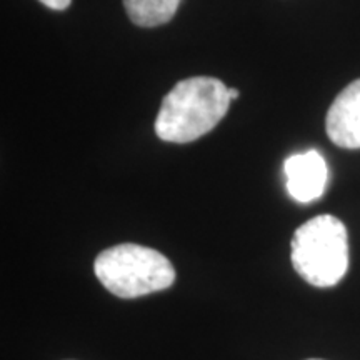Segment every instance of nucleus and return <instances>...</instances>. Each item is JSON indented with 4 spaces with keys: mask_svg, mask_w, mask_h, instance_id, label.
I'll use <instances>...</instances> for the list:
<instances>
[{
    "mask_svg": "<svg viewBox=\"0 0 360 360\" xmlns=\"http://www.w3.org/2000/svg\"><path fill=\"white\" fill-rule=\"evenodd\" d=\"M231 102L229 89L219 79L182 80L162 101L155 132L165 142L197 141L224 119Z\"/></svg>",
    "mask_w": 360,
    "mask_h": 360,
    "instance_id": "nucleus-1",
    "label": "nucleus"
},
{
    "mask_svg": "<svg viewBox=\"0 0 360 360\" xmlns=\"http://www.w3.org/2000/svg\"><path fill=\"white\" fill-rule=\"evenodd\" d=\"M290 250L295 272L314 287L337 285L349 269L347 229L334 215H317L300 225Z\"/></svg>",
    "mask_w": 360,
    "mask_h": 360,
    "instance_id": "nucleus-2",
    "label": "nucleus"
},
{
    "mask_svg": "<svg viewBox=\"0 0 360 360\" xmlns=\"http://www.w3.org/2000/svg\"><path fill=\"white\" fill-rule=\"evenodd\" d=\"M103 287L120 299H135L169 289L175 269L164 254L137 244H120L101 252L94 264Z\"/></svg>",
    "mask_w": 360,
    "mask_h": 360,
    "instance_id": "nucleus-3",
    "label": "nucleus"
},
{
    "mask_svg": "<svg viewBox=\"0 0 360 360\" xmlns=\"http://www.w3.org/2000/svg\"><path fill=\"white\" fill-rule=\"evenodd\" d=\"M287 180V192L297 202L321 199L328 182V167L326 159L317 150L290 155L283 165Z\"/></svg>",
    "mask_w": 360,
    "mask_h": 360,
    "instance_id": "nucleus-4",
    "label": "nucleus"
},
{
    "mask_svg": "<svg viewBox=\"0 0 360 360\" xmlns=\"http://www.w3.org/2000/svg\"><path fill=\"white\" fill-rule=\"evenodd\" d=\"M326 130L335 146L360 148V79L337 96L327 112Z\"/></svg>",
    "mask_w": 360,
    "mask_h": 360,
    "instance_id": "nucleus-5",
    "label": "nucleus"
},
{
    "mask_svg": "<svg viewBox=\"0 0 360 360\" xmlns=\"http://www.w3.org/2000/svg\"><path fill=\"white\" fill-rule=\"evenodd\" d=\"M182 0H124L127 15L135 25L157 27L167 24Z\"/></svg>",
    "mask_w": 360,
    "mask_h": 360,
    "instance_id": "nucleus-6",
    "label": "nucleus"
},
{
    "mask_svg": "<svg viewBox=\"0 0 360 360\" xmlns=\"http://www.w3.org/2000/svg\"><path fill=\"white\" fill-rule=\"evenodd\" d=\"M40 2L49 8H53V11H64V8L70 6L72 0H40Z\"/></svg>",
    "mask_w": 360,
    "mask_h": 360,
    "instance_id": "nucleus-7",
    "label": "nucleus"
},
{
    "mask_svg": "<svg viewBox=\"0 0 360 360\" xmlns=\"http://www.w3.org/2000/svg\"><path fill=\"white\" fill-rule=\"evenodd\" d=\"M229 97H231V101H236L238 97V90L237 89H229Z\"/></svg>",
    "mask_w": 360,
    "mask_h": 360,
    "instance_id": "nucleus-8",
    "label": "nucleus"
},
{
    "mask_svg": "<svg viewBox=\"0 0 360 360\" xmlns=\"http://www.w3.org/2000/svg\"><path fill=\"white\" fill-rule=\"evenodd\" d=\"M309 360H321V359H309Z\"/></svg>",
    "mask_w": 360,
    "mask_h": 360,
    "instance_id": "nucleus-9",
    "label": "nucleus"
}]
</instances>
